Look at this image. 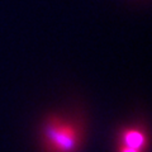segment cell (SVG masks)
Listing matches in <instances>:
<instances>
[{"instance_id": "obj_1", "label": "cell", "mask_w": 152, "mask_h": 152, "mask_svg": "<svg viewBox=\"0 0 152 152\" xmlns=\"http://www.w3.org/2000/svg\"><path fill=\"white\" fill-rule=\"evenodd\" d=\"M81 134L83 129L79 124L51 117L42 127V146L46 152H77Z\"/></svg>"}, {"instance_id": "obj_2", "label": "cell", "mask_w": 152, "mask_h": 152, "mask_svg": "<svg viewBox=\"0 0 152 152\" xmlns=\"http://www.w3.org/2000/svg\"><path fill=\"white\" fill-rule=\"evenodd\" d=\"M119 145L127 146V147H132V148L140 150L142 152H145L148 145V140H147L146 133L140 129V128H127L123 129L119 133L118 137Z\"/></svg>"}, {"instance_id": "obj_3", "label": "cell", "mask_w": 152, "mask_h": 152, "mask_svg": "<svg viewBox=\"0 0 152 152\" xmlns=\"http://www.w3.org/2000/svg\"><path fill=\"white\" fill-rule=\"evenodd\" d=\"M117 152H142V151L136 150V148H132V147H127V146L119 145V146H118Z\"/></svg>"}]
</instances>
